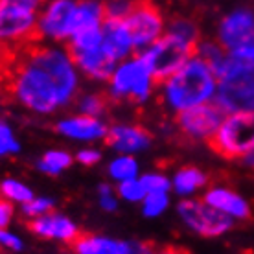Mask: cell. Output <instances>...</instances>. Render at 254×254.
<instances>
[{
  "mask_svg": "<svg viewBox=\"0 0 254 254\" xmlns=\"http://www.w3.org/2000/svg\"><path fill=\"white\" fill-rule=\"evenodd\" d=\"M216 41L227 52L254 43V9L236 7L227 13L217 24Z\"/></svg>",
  "mask_w": 254,
  "mask_h": 254,
  "instance_id": "cell-12",
  "label": "cell"
},
{
  "mask_svg": "<svg viewBox=\"0 0 254 254\" xmlns=\"http://www.w3.org/2000/svg\"><path fill=\"white\" fill-rule=\"evenodd\" d=\"M56 129L61 136L72 140V142L85 144V146H90L94 142H102V140L107 138L109 133V126L105 124L103 118L87 116L81 115V113L61 118Z\"/></svg>",
  "mask_w": 254,
  "mask_h": 254,
  "instance_id": "cell-13",
  "label": "cell"
},
{
  "mask_svg": "<svg viewBox=\"0 0 254 254\" xmlns=\"http://www.w3.org/2000/svg\"><path fill=\"white\" fill-rule=\"evenodd\" d=\"M243 164L245 166H249V168H253L254 170V149L251 153H247V155H245V157H243Z\"/></svg>",
  "mask_w": 254,
  "mask_h": 254,
  "instance_id": "cell-41",
  "label": "cell"
},
{
  "mask_svg": "<svg viewBox=\"0 0 254 254\" xmlns=\"http://www.w3.org/2000/svg\"><path fill=\"white\" fill-rule=\"evenodd\" d=\"M52 210H56V201L48 195H33L28 203H24L20 206V214L26 219H37V217L45 216Z\"/></svg>",
  "mask_w": 254,
  "mask_h": 254,
  "instance_id": "cell-29",
  "label": "cell"
},
{
  "mask_svg": "<svg viewBox=\"0 0 254 254\" xmlns=\"http://www.w3.org/2000/svg\"><path fill=\"white\" fill-rule=\"evenodd\" d=\"M217 76L206 61L191 56L172 76L159 83V94L164 107L179 115L197 105L212 103L216 98Z\"/></svg>",
  "mask_w": 254,
  "mask_h": 254,
  "instance_id": "cell-2",
  "label": "cell"
},
{
  "mask_svg": "<svg viewBox=\"0 0 254 254\" xmlns=\"http://www.w3.org/2000/svg\"><path fill=\"white\" fill-rule=\"evenodd\" d=\"M76 109L81 115L102 118L103 113L107 111V98L96 92H83L76 98Z\"/></svg>",
  "mask_w": 254,
  "mask_h": 254,
  "instance_id": "cell-26",
  "label": "cell"
},
{
  "mask_svg": "<svg viewBox=\"0 0 254 254\" xmlns=\"http://www.w3.org/2000/svg\"><path fill=\"white\" fill-rule=\"evenodd\" d=\"M105 19H107V15H105V2H102V0H77L76 30L77 28L103 26Z\"/></svg>",
  "mask_w": 254,
  "mask_h": 254,
  "instance_id": "cell-23",
  "label": "cell"
},
{
  "mask_svg": "<svg viewBox=\"0 0 254 254\" xmlns=\"http://www.w3.org/2000/svg\"><path fill=\"white\" fill-rule=\"evenodd\" d=\"M195 54L197 58H201L203 61L216 68L217 64L221 63V59L227 56V50L223 48L217 41H212V39H199V43L195 45Z\"/></svg>",
  "mask_w": 254,
  "mask_h": 254,
  "instance_id": "cell-28",
  "label": "cell"
},
{
  "mask_svg": "<svg viewBox=\"0 0 254 254\" xmlns=\"http://www.w3.org/2000/svg\"><path fill=\"white\" fill-rule=\"evenodd\" d=\"M74 63H76L77 70L81 76H87L89 79L94 81H105L111 77L113 70H115L116 63L109 58V54L103 50V45L100 48L87 52H70Z\"/></svg>",
  "mask_w": 254,
  "mask_h": 254,
  "instance_id": "cell-18",
  "label": "cell"
},
{
  "mask_svg": "<svg viewBox=\"0 0 254 254\" xmlns=\"http://www.w3.org/2000/svg\"><path fill=\"white\" fill-rule=\"evenodd\" d=\"M118 204H120V197L116 193V188L109 183H103V185L98 186V206L107 212V214H113L118 210Z\"/></svg>",
  "mask_w": 254,
  "mask_h": 254,
  "instance_id": "cell-33",
  "label": "cell"
},
{
  "mask_svg": "<svg viewBox=\"0 0 254 254\" xmlns=\"http://www.w3.org/2000/svg\"><path fill=\"white\" fill-rule=\"evenodd\" d=\"M208 175L197 166H183L172 175V191L181 199L195 197L199 191L206 190Z\"/></svg>",
  "mask_w": 254,
  "mask_h": 254,
  "instance_id": "cell-20",
  "label": "cell"
},
{
  "mask_svg": "<svg viewBox=\"0 0 254 254\" xmlns=\"http://www.w3.org/2000/svg\"><path fill=\"white\" fill-rule=\"evenodd\" d=\"M30 230L37 238L48 240V242H58L63 245H74L79 238V227L74 219L64 216L58 210H52L45 216L32 219L30 221Z\"/></svg>",
  "mask_w": 254,
  "mask_h": 254,
  "instance_id": "cell-14",
  "label": "cell"
},
{
  "mask_svg": "<svg viewBox=\"0 0 254 254\" xmlns=\"http://www.w3.org/2000/svg\"><path fill=\"white\" fill-rule=\"evenodd\" d=\"M166 33L179 39V41H185L191 46H195L199 43V28L193 20L186 19V17H179V19H173L172 22H168Z\"/></svg>",
  "mask_w": 254,
  "mask_h": 254,
  "instance_id": "cell-25",
  "label": "cell"
},
{
  "mask_svg": "<svg viewBox=\"0 0 254 254\" xmlns=\"http://www.w3.org/2000/svg\"><path fill=\"white\" fill-rule=\"evenodd\" d=\"M79 81L68 48L56 43L28 45L9 59L6 90L33 115H54L76 102Z\"/></svg>",
  "mask_w": 254,
  "mask_h": 254,
  "instance_id": "cell-1",
  "label": "cell"
},
{
  "mask_svg": "<svg viewBox=\"0 0 254 254\" xmlns=\"http://www.w3.org/2000/svg\"><path fill=\"white\" fill-rule=\"evenodd\" d=\"M105 142L113 151L136 157L138 153L149 149L151 134L136 124H115L109 127Z\"/></svg>",
  "mask_w": 254,
  "mask_h": 254,
  "instance_id": "cell-16",
  "label": "cell"
},
{
  "mask_svg": "<svg viewBox=\"0 0 254 254\" xmlns=\"http://www.w3.org/2000/svg\"><path fill=\"white\" fill-rule=\"evenodd\" d=\"M20 153V142L15 136L13 127L6 120L0 118V159L2 157H11Z\"/></svg>",
  "mask_w": 254,
  "mask_h": 254,
  "instance_id": "cell-32",
  "label": "cell"
},
{
  "mask_svg": "<svg viewBox=\"0 0 254 254\" xmlns=\"http://www.w3.org/2000/svg\"><path fill=\"white\" fill-rule=\"evenodd\" d=\"M77 0H46L37 15L35 39L45 43H68L76 30Z\"/></svg>",
  "mask_w": 254,
  "mask_h": 254,
  "instance_id": "cell-7",
  "label": "cell"
},
{
  "mask_svg": "<svg viewBox=\"0 0 254 254\" xmlns=\"http://www.w3.org/2000/svg\"><path fill=\"white\" fill-rule=\"evenodd\" d=\"M0 249L7 253H20L24 249V240L17 232L9 230V227L0 229Z\"/></svg>",
  "mask_w": 254,
  "mask_h": 254,
  "instance_id": "cell-35",
  "label": "cell"
},
{
  "mask_svg": "<svg viewBox=\"0 0 254 254\" xmlns=\"http://www.w3.org/2000/svg\"><path fill=\"white\" fill-rule=\"evenodd\" d=\"M223 118H225V113L212 102L179 113L177 127L186 138L195 140V142H210L221 126Z\"/></svg>",
  "mask_w": 254,
  "mask_h": 254,
  "instance_id": "cell-11",
  "label": "cell"
},
{
  "mask_svg": "<svg viewBox=\"0 0 254 254\" xmlns=\"http://www.w3.org/2000/svg\"><path fill=\"white\" fill-rule=\"evenodd\" d=\"M72 247L74 254H127L131 251V242L102 234H79Z\"/></svg>",
  "mask_w": 254,
  "mask_h": 254,
  "instance_id": "cell-19",
  "label": "cell"
},
{
  "mask_svg": "<svg viewBox=\"0 0 254 254\" xmlns=\"http://www.w3.org/2000/svg\"><path fill=\"white\" fill-rule=\"evenodd\" d=\"M72 162H74V157L66 149H48L39 157L35 166L41 173L50 175V177H58L68 170Z\"/></svg>",
  "mask_w": 254,
  "mask_h": 254,
  "instance_id": "cell-22",
  "label": "cell"
},
{
  "mask_svg": "<svg viewBox=\"0 0 254 254\" xmlns=\"http://www.w3.org/2000/svg\"><path fill=\"white\" fill-rule=\"evenodd\" d=\"M15 219V206L0 195V229L9 227Z\"/></svg>",
  "mask_w": 254,
  "mask_h": 254,
  "instance_id": "cell-37",
  "label": "cell"
},
{
  "mask_svg": "<svg viewBox=\"0 0 254 254\" xmlns=\"http://www.w3.org/2000/svg\"><path fill=\"white\" fill-rule=\"evenodd\" d=\"M217 90L214 103L225 115L254 113V66L234 58L230 52L214 68Z\"/></svg>",
  "mask_w": 254,
  "mask_h": 254,
  "instance_id": "cell-3",
  "label": "cell"
},
{
  "mask_svg": "<svg viewBox=\"0 0 254 254\" xmlns=\"http://www.w3.org/2000/svg\"><path fill=\"white\" fill-rule=\"evenodd\" d=\"M157 89L159 81L138 52L116 64L107 79V96L115 102L147 103Z\"/></svg>",
  "mask_w": 254,
  "mask_h": 254,
  "instance_id": "cell-4",
  "label": "cell"
},
{
  "mask_svg": "<svg viewBox=\"0 0 254 254\" xmlns=\"http://www.w3.org/2000/svg\"><path fill=\"white\" fill-rule=\"evenodd\" d=\"M107 175L111 181L124 183L129 179L140 177V164L134 155H124V153H116L107 164Z\"/></svg>",
  "mask_w": 254,
  "mask_h": 254,
  "instance_id": "cell-21",
  "label": "cell"
},
{
  "mask_svg": "<svg viewBox=\"0 0 254 254\" xmlns=\"http://www.w3.org/2000/svg\"><path fill=\"white\" fill-rule=\"evenodd\" d=\"M134 0H107L105 2V15L107 19L126 20V17L133 9Z\"/></svg>",
  "mask_w": 254,
  "mask_h": 254,
  "instance_id": "cell-34",
  "label": "cell"
},
{
  "mask_svg": "<svg viewBox=\"0 0 254 254\" xmlns=\"http://www.w3.org/2000/svg\"><path fill=\"white\" fill-rule=\"evenodd\" d=\"M203 201L212 208L221 212L223 216L230 217L232 221H245L253 214V206L240 191L232 190L229 186L216 185L206 188L203 193Z\"/></svg>",
  "mask_w": 254,
  "mask_h": 254,
  "instance_id": "cell-15",
  "label": "cell"
},
{
  "mask_svg": "<svg viewBox=\"0 0 254 254\" xmlns=\"http://www.w3.org/2000/svg\"><path fill=\"white\" fill-rule=\"evenodd\" d=\"M136 52H142L164 37L168 22L159 7L149 0H134L133 9L126 17Z\"/></svg>",
  "mask_w": 254,
  "mask_h": 254,
  "instance_id": "cell-10",
  "label": "cell"
},
{
  "mask_svg": "<svg viewBox=\"0 0 254 254\" xmlns=\"http://www.w3.org/2000/svg\"><path fill=\"white\" fill-rule=\"evenodd\" d=\"M193 52H195V46L164 33V37L160 41H157L155 45L138 52V54L140 58L146 61L153 76L157 77V81L160 83L168 76H172L175 70L181 68L193 56Z\"/></svg>",
  "mask_w": 254,
  "mask_h": 254,
  "instance_id": "cell-9",
  "label": "cell"
},
{
  "mask_svg": "<svg viewBox=\"0 0 254 254\" xmlns=\"http://www.w3.org/2000/svg\"><path fill=\"white\" fill-rule=\"evenodd\" d=\"M127 254H157V253H155L151 245H147V243L131 242V251Z\"/></svg>",
  "mask_w": 254,
  "mask_h": 254,
  "instance_id": "cell-40",
  "label": "cell"
},
{
  "mask_svg": "<svg viewBox=\"0 0 254 254\" xmlns=\"http://www.w3.org/2000/svg\"><path fill=\"white\" fill-rule=\"evenodd\" d=\"M116 193L120 197V201H126V203H142V199L147 195L146 188L142 185L140 177L129 179V181H124V183H118L116 185Z\"/></svg>",
  "mask_w": 254,
  "mask_h": 254,
  "instance_id": "cell-30",
  "label": "cell"
},
{
  "mask_svg": "<svg viewBox=\"0 0 254 254\" xmlns=\"http://www.w3.org/2000/svg\"><path fill=\"white\" fill-rule=\"evenodd\" d=\"M0 195L4 197L6 201H9L11 204H19L22 206L24 203H28L35 193L28 185H24L20 179L15 177H6L0 181Z\"/></svg>",
  "mask_w": 254,
  "mask_h": 254,
  "instance_id": "cell-24",
  "label": "cell"
},
{
  "mask_svg": "<svg viewBox=\"0 0 254 254\" xmlns=\"http://www.w3.org/2000/svg\"><path fill=\"white\" fill-rule=\"evenodd\" d=\"M74 160L79 162L81 166H96L100 160H102V151L98 149V147H92V146H83L81 149H77V153L74 155Z\"/></svg>",
  "mask_w": 254,
  "mask_h": 254,
  "instance_id": "cell-36",
  "label": "cell"
},
{
  "mask_svg": "<svg viewBox=\"0 0 254 254\" xmlns=\"http://www.w3.org/2000/svg\"><path fill=\"white\" fill-rule=\"evenodd\" d=\"M46 0H0V50L24 48L35 39L37 15Z\"/></svg>",
  "mask_w": 254,
  "mask_h": 254,
  "instance_id": "cell-5",
  "label": "cell"
},
{
  "mask_svg": "<svg viewBox=\"0 0 254 254\" xmlns=\"http://www.w3.org/2000/svg\"><path fill=\"white\" fill-rule=\"evenodd\" d=\"M103 50L107 52L109 58L116 64L136 54L134 41L131 37L126 20L105 19L103 22Z\"/></svg>",
  "mask_w": 254,
  "mask_h": 254,
  "instance_id": "cell-17",
  "label": "cell"
},
{
  "mask_svg": "<svg viewBox=\"0 0 254 254\" xmlns=\"http://www.w3.org/2000/svg\"><path fill=\"white\" fill-rule=\"evenodd\" d=\"M11 52L0 50V92L6 89L7 85V70H9V59H11Z\"/></svg>",
  "mask_w": 254,
  "mask_h": 254,
  "instance_id": "cell-38",
  "label": "cell"
},
{
  "mask_svg": "<svg viewBox=\"0 0 254 254\" xmlns=\"http://www.w3.org/2000/svg\"><path fill=\"white\" fill-rule=\"evenodd\" d=\"M177 216L186 229L201 238H221L232 230L234 221L221 212L204 203L203 197L181 199L177 204Z\"/></svg>",
  "mask_w": 254,
  "mask_h": 254,
  "instance_id": "cell-8",
  "label": "cell"
},
{
  "mask_svg": "<svg viewBox=\"0 0 254 254\" xmlns=\"http://www.w3.org/2000/svg\"><path fill=\"white\" fill-rule=\"evenodd\" d=\"M210 146L225 159H243L254 149V113L225 115Z\"/></svg>",
  "mask_w": 254,
  "mask_h": 254,
  "instance_id": "cell-6",
  "label": "cell"
},
{
  "mask_svg": "<svg viewBox=\"0 0 254 254\" xmlns=\"http://www.w3.org/2000/svg\"><path fill=\"white\" fill-rule=\"evenodd\" d=\"M157 254H186V253L185 251H181V249L172 247V249H164V251H160V253H157Z\"/></svg>",
  "mask_w": 254,
  "mask_h": 254,
  "instance_id": "cell-42",
  "label": "cell"
},
{
  "mask_svg": "<svg viewBox=\"0 0 254 254\" xmlns=\"http://www.w3.org/2000/svg\"><path fill=\"white\" fill-rule=\"evenodd\" d=\"M234 58H238L243 63L254 66V43H249V45H243L240 48H236L234 52H230Z\"/></svg>",
  "mask_w": 254,
  "mask_h": 254,
  "instance_id": "cell-39",
  "label": "cell"
},
{
  "mask_svg": "<svg viewBox=\"0 0 254 254\" xmlns=\"http://www.w3.org/2000/svg\"><path fill=\"white\" fill-rule=\"evenodd\" d=\"M140 181L147 193H172V177L164 172H146L140 175Z\"/></svg>",
  "mask_w": 254,
  "mask_h": 254,
  "instance_id": "cell-31",
  "label": "cell"
},
{
  "mask_svg": "<svg viewBox=\"0 0 254 254\" xmlns=\"http://www.w3.org/2000/svg\"><path fill=\"white\" fill-rule=\"evenodd\" d=\"M170 193H147L142 203H140V208H142V214L149 219H157V217L164 216L168 208H170Z\"/></svg>",
  "mask_w": 254,
  "mask_h": 254,
  "instance_id": "cell-27",
  "label": "cell"
}]
</instances>
